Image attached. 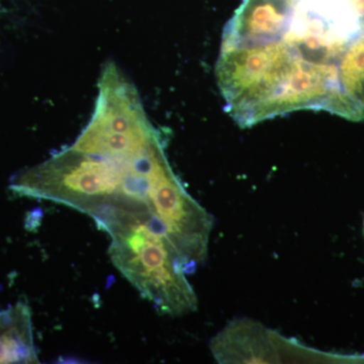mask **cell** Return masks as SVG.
I'll use <instances>...</instances> for the list:
<instances>
[{"mask_svg":"<svg viewBox=\"0 0 364 364\" xmlns=\"http://www.w3.org/2000/svg\"><path fill=\"white\" fill-rule=\"evenodd\" d=\"M98 91L92 117L75 142L14 176L9 188L76 208L97 224L121 213L156 212L158 193L176 177L161 134L123 72H102Z\"/></svg>","mask_w":364,"mask_h":364,"instance_id":"obj_2","label":"cell"},{"mask_svg":"<svg viewBox=\"0 0 364 364\" xmlns=\"http://www.w3.org/2000/svg\"><path fill=\"white\" fill-rule=\"evenodd\" d=\"M39 363L30 306L18 303L0 311V364Z\"/></svg>","mask_w":364,"mask_h":364,"instance_id":"obj_5","label":"cell"},{"mask_svg":"<svg viewBox=\"0 0 364 364\" xmlns=\"http://www.w3.org/2000/svg\"><path fill=\"white\" fill-rule=\"evenodd\" d=\"M242 128L296 111L364 119V0H243L215 66Z\"/></svg>","mask_w":364,"mask_h":364,"instance_id":"obj_1","label":"cell"},{"mask_svg":"<svg viewBox=\"0 0 364 364\" xmlns=\"http://www.w3.org/2000/svg\"><path fill=\"white\" fill-rule=\"evenodd\" d=\"M107 234L114 267L158 312L172 317L195 312L198 299L186 279L193 270L171 242L143 223L116 228Z\"/></svg>","mask_w":364,"mask_h":364,"instance_id":"obj_3","label":"cell"},{"mask_svg":"<svg viewBox=\"0 0 364 364\" xmlns=\"http://www.w3.org/2000/svg\"><path fill=\"white\" fill-rule=\"evenodd\" d=\"M249 318H236L210 341V351L220 363H279L291 356L299 343ZM306 352V351H304ZM293 358V356H291Z\"/></svg>","mask_w":364,"mask_h":364,"instance_id":"obj_4","label":"cell"}]
</instances>
